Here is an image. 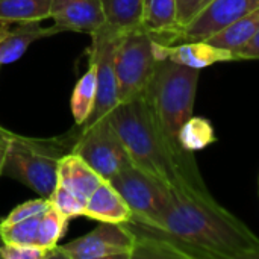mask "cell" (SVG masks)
Segmentation results:
<instances>
[{
    "mask_svg": "<svg viewBox=\"0 0 259 259\" xmlns=\"http://www.w3.org/2000/svg\"><path fill=\"white\" fill-rule=\"evenodd\" d=\"M96 96H97L96 65L90 61L88 70L77 80L73 90L71 99H70V109H71L76 126H83L87 120L90 118L93 108H94Z\"/></svg>",
    "mask_w": 259,
    "mask_h": 259,
    "instance_id": "19",
    "label": "cell"
},
{
    "mask_svg": "<svg viewBox=\"0 0 259 259\" xmlns=\"http://www.w3.org/2000/svg\"><path fill=\"white\" fill-rule=\"evenodd\" d=\"M135 234L124 223H100L90 234L56 246L49 258L109 259L132 258Z\"/></svg>",
    "mask_w": 259,
    "mask_h": 259,
    "instance_id": "9",
    "label": "cell"
},
{
    "mask_svg": "<svg viewBox=\"0 0 259 259\" xmlns=\"http://www.w3.org/2000/svg\"><path fill=\"white\" fill-rule=\"evenodd\" d=\"M132 164L181 193L209 194L191 152L173 143L146 96L118 103L108 115Z\"/></svg>",
    "mask_w": 259,
    "mask_h": 259,
    "instance_id": "2",
    "label": "cell"
},
{
    "mask_svg": "<svg viewBox=\"0 0 259 259\" xmlns=\"http://www.w3.org/2000/svg\"><path fill=\"white\" fill-rule=\"evenodd\" d=\"M235 58H237V61H241V59H259V30L249 42H246L241 49H238L235 52Z\"/></svg>",
    "mask_w": 259,
    "mask_h": 259,
    "instance_id": "27",
    "label": "cell"
},
{
    "mask_svg": "<svg viewBox=\"0 0 259 259\" xmlns=\"http://www.w3.org/2000/svg\"><path fill=\"white\" fill-rule=\"evenodd\" d=\"M77 129L70 152L79 155L105 181H111L118 171L132 164L124 143L108 117Z\"/></svg>",
    "mask_w": 259,
    "mask_h": 259,
    "instance_id": "7",
    "label": "cell"
},
{
    "mask_svg": "<svg viewBox=\"0 0 259 259\" xmlns=\"http://www.w3.org/2000/svg\"><path fill=\"white\" fill-rule=\"evenodd\" d=\"M103 181L105 179L90 164L73 152L65 153L59 161L58 184L85 199H88Z\"/></svg>",
    "mask_w": 259,
    "mask_h": 259,
    "instance_id": "15",
    "label": "cell"
},
{
    "mask_svg": "<svg viewBox=\"0 0 259 259\" xmlns=\"http://www.w3.org/2000/svg\"><path fill=\"white\" fill-rule=\"evenodd\" d=\"M52 205L47 199H33V200H27L18 206H15L3 220V223H17L26 219H30L33 215H38L41 212H44L46 209H49Z\"/></svg>",
    "mask_w": 259,
    "mask_h": 259,
    "instance_id": "24",
    "label": "cell"
},
{
    "mask_svg": "<svg viewBox=\"0 0 259 259\" xmlns=\"http://www.w3.org/2000/svg\"><path fill=\"white\" fill-rule=\"evenodd\" d=\"M135 225L167 241L176 258L259 259L258 237L211 194L173 191L170 208L155 226Z\"/></svg>",
    "mask_w": 259,
    "mask_h": 259,
    "instance_id": "1",
    "label": "cell"
},
{
    "mask_svg": "<svg viewBox=\"0 0 259 259\" xmlns=\"http://www.w3.org/2000/svg\"><path fill=\"white\" fill-rule=\"evenodd\" d=\"M141 26L153 38L168 39L179 29L176 0H144Z\"/></svg>",
    "mask_w": 259,
    "mask_h": 259,
    "instance_id": "17",
    "label": "cell"
},
{
    "mask_svg": "<svg viewBox=\"0 0 259 259\" xmlns=\"http://www.w3.org/2000/svg\"><path fill=\"white\" fill-rule=\"evenodd\" d=\"M199 77L200 70L158 59L155 74L144 94L164 132L178 146H181L178 135L182 124L194 115Z\"/></svg>",
    "mask_w": 259,
    "mask_h": 259,
    "instance_id": "3",
    "label": "cell"
},
{
    "mask_svg": "<svg viewBox=\"0 0 259 259\" xmlns=\"http://www.w3.org/2000/svg\"><path fill=\"white\" fill-rule=\"evenodd\" d=\"M211 2L212 0H176V5H178V26H179V29H182L188 23H191Z\"/></svg>",
    "mask_w": 259,
    "mask_h": 259,
    "instance_id": "26",
    "label": "cell"
},
{
    "mask_svg": "<svg viewBox=\"0 0 259 259\" xmlns=\"http://www.w3.org/2000/svg\"><path fill=\"white\" fill-rule=\"evenodd\" d=\"M123 35V32H118L108 24L91 35L93 42L90 47V61L96 65L97 96L90 118L83 126L77 127L90 126L102 120L103 117H108L109 112L120 103L118 82L115 73V55Z\"/></svg>",
    "mask_w": 259,
    "mask_h": 259,
    "instance_id": "8",
    "label": "cell"
},
{
    "mask_svg": "<svg viewBox=\"0 0 259 259\" xmlns=\"http://www.w3.org/2000/svg\"><path fill=\"white\" fill-rule=\"evenodd\" d=\"M9 138H11V131L0 126V176L3 175V167H5V161H6L8 146H9Z\"/></svg>",
    "mask_w": 259,
    "mask_h": 259,
    "instance_id": "28",
    "label": "cell"
},
{
    "mask_svg": "<svg viewBox=\"0 0 259 259\" xmlns=\"http://www.w3.org/2000/svg\"><path fill=\"white\" fill-rule=\"evenodd\" d=\"M259 30V8L240 17L238 20L232 21L217 33L211 35L205 41L211 42L219 49L229 50L235 55L238 49H241L246 42H249ZM237 59V58H235Z\"/></svg>",
    "mask_w": 259,
    "mask_h": 259,
    "instance_id": "18",
    "label": "cell"
},
{
    "mask_svg": "<svg viewBox=\"0 0 259 259\" xmlns=\"http://www.w3.org/2000/svg\"><path fill=\"white\" fill-rule=\"evenodd\" d=\"M68 225V219L61 215L53 206L44 212L17 223H0V234L5 244L36 246L50 252L59 244Z\"/></svg>",
    "mask_w": 259,
    "mask_h": 259,
    "instance_id": "10",
    "label": "cell"
},
{
    "mask_svg": "<svg viewBox=\"0 0 259 259\" xmlns=\"http://www.w3.org/2000/svg\"><path fill=\"white\" fill-rule=\"evenodd\" d=\"M3 246H5V243H3V238H2V234H0V253H2ZM0 259H2V255H0Z\"/></svg>",
    "mask_w": 259,
    "mask_h": 259,
    "instance_id": "30",
    "label": "cell"
},
{
    "mask_svg": "<svg viewBox=\"0 0 259 259\" xmlns=\"http://www.w3.org/2000/svg\"><path fill=\"white\" fill-rule=\"evenodd\" d=\"M59 32L61 30L55 24L50 27H41L36 21L18 23L15 29H11L6 36L0 39V67L20 59L33 41Z\"/></svg>",
    "mask_w": 259,
    "mask_h": 259,
    "instance_id": "16",
    "label": "cell"
},
{
    "mask_svg": "<svg viewBox=\"0 0 259 259\" xmlns=\"http://www.w3.org/2000/svg\"><path fill=\"white\" fill-rule=\"evenodd\" d=\"M9 30H11V29H9V24H8V23H2V24H0V39H3Z\"/></svg>",
    "mask_w": 259,
    "mask_h": 259,
    "instance_id": "29",
    "label": "cell"
},
{
    "mask_svg": "<svg viewBox=\"0 0 259 259\" xmlns=\"http://www.w3.org/2000/svg\"><path fill=\"white\" fill-rule=\"evenodd\" d=\"M258 8L259 0H212L191 23L162 42L206 39L232 21Z\"/></svg>",
    "mask_w": 259,
    "mask_h": 259,
    "instance_id": "11",
    "label": "cell"
},
{
    "mask_svg": "<svg viewBox=\"0 0 259 259\" xmlns=\"http://www.w3.org/2000/svg\"><path fill=\"white\" fill-rule=\"evenodd\" d=\"M144 0H103L106 24L118 32L140 29Z\"/></svg>",
    "mask_w": 259,
    "mask_h": 259,
    "instance_id": "20",
    "label": "cell"
},
{
    "mask_svg": "<svg viewBox=\"0 0 259 259\" xmlns=\"http://www.w3.org/2000/svg\"><path fill=\"white\" fill-rule=\"evenodd\" d=\"M153 49L156 59H168L176 64L203 70L214 64L237 61L235 55L229 50L219 49L205 39L199 41H176L162 42L153 38Z\"/></svg>",
    "mask_w": 259,
    "mask_h": 259,
    "instance_id": "12",
    "label": "cell"
},
{
    "mask_svg": "<svg viewBox=\"0 0 259 259\" xmlns=\"http://www.w3.org/2000/svg\"><path fill=\"white\" fill-rule=\"evenodd\" d=\"M52 0H0V23H39L50 17Z\"/></svg>",
    "mask_w": 259,
    "mask_h": 259,
    "instance_id": "21",
    "label": "cell"
},
{
    "mask_svg": "<svg viewBox=\"0 0 259 259\" xmlns=\"http://www.w3.org/2000/svg\"><path fill=\"white\" fill-rule=\"evenodd\" d=\"M50 205L65 219H74V217H80L85 212V206H87V199L73 193L71 190L62 187V185H56L55 191L52 193L50 199H49Z\"/></svg>",
    "mask_w": 259,
    "mask_h": 259,
    "instance_id": "23",
    "label": "cell"
},
{
    "mask_svg": "<svg viewBox=\"0 0 259 259\" xmlns=\"http://www.w3.org/2000/svg\"><path fill=\"white\" fill-rule=\"evenodd\" d=\"M50 18L61 30L94 35L106 24L103 0H52Z\"/></svg>",
    "mask_w": 259,
    "mask_h": 259,
    "instance_id": "13",
    "label": "cell"
},
{
    "mask_svg": "<svg viewBox=\"0 0 259 259\" xmlns=\"http://www.w3.org/2000/svg\"><path fill=\"white\" fill-rule=\"evenodd\" d=\"M132 211L131 222L155 226L173 202V190L164 182L131 164L111 181Z\"/></svg>",
    "mask_w": 259,
    "mask_h": 259,
    "instance_id": "6",
    "label": "cell"
},
{
    "mask_svg": "<svg viewBox=\"0 0 259 259\" xmlns=\"http://www.w3.org/2000/svg\"><path fill=\"white\" fill-rule=\"evenodd\" d=\"M153 41V35L143 27L123 35L115 55L120 103L146 94L158 64Z\"/></svg>",
    "mask_w": 259,
    "mask_h": 259,
    "instance_id": "5",
    "label": "cell"
},
{
    "mask_svg": "<svg viewBox=\"0 0 259 259\" xmlns=\"http://www.w3.org/2000/svg\"><path fill=\"white\" fill-rule=\"evenodd\" d=\"M179 144L187 152H199L217 141L212 123L203 117H190L181 127L178 135Z\"/></svg>",
    "mask_w": 259,
    "mask_h": 259,
    "instance_id": "22",
    "label": "cell"
},
{
    "mask_svg": "<svg viewBox=\"0 0 259 259\" xmlns=\"http://www.w3.org/2000/svg\"><path fill=\"white\" fill-rule=\"evenodd\" d=\"M85 217L99 223H129L132 211L112 187L109 181H103L87 199Z\"/></svg>",
    "mask_w": 259,
    "mask_h": 259,
    "instance_id": "14",
    "label": "cell"
},
{
    "mask_svg": "<svg viewBox=\"0 0 259 259\" xmlns=\"http://www.w3.org/2000/svg\"><path fill=\"white\" fill-rule=\"evenodd\" d=\"M2 259H49V250L27 244H5Z\"/></svg>",
    "mask_w": 259,
    "mask_h": 259,
    "instance_id": "25",
    "label": "cell"
},
{
    "mask_svg": "<svg viewBox=\"0 0 259 259\" xmlns=\"http://www.w3.org/2000/svg\"><path fill=\"white\" fill-rule=\"evenodd\" d=\"M70 150L65 138H32L11 132L3 175L49 200L58 185L59 161Z\"/></svg>",
    "mask_w": 259,
    "mask_h": 259,
    "instance_id": "4",
    "label": "cell"
}]
</instances>
